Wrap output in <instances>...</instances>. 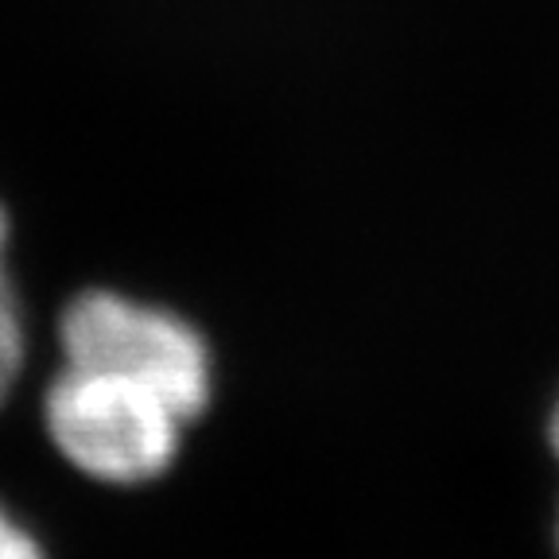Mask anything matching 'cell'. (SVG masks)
<instances>
[{
    "instance_id": "obj_1",
    "label": "cell",
    "mask_w": 559,
    "mask_h": 559,
    "mask_svg": "<svg viewBox=\"0 0 559 559\" xmlns=\"http://www.w3.org/2000/svg\"><path fill=\"white\" fill-rule=\"evenodd\" d=\"M67 366L114 373L167 401L183 419L210 404V349L187 319L121 292H86L59 323Z\"/></svg>"
},
{
    "instance_id": "obj_2",
    "label": "cell",
    "mask_w": 559,
    "mask_h": 559,
    "mask_svg": "<svg viewBox=\"0 0 559 559\" xmlns=\"http://www.w3.org/2000/svg\"><path fill=\"white\" fill-rule=\"evenodd\" d=\"M47 436L82 474L114 486H132L164 474L179 454L187 419L114 373L62 366L44 401Z\"/></svg>"
},
{
    "instance_id": "obj_3",
    "label": "cell",
    "mask_w": 559,
    "mask_h": 559,
    "mask_svg": "<svg viewBox=\"0 0 559 559\" xmlns=\"http://www.w3.org/2000/svg\"><path fill=\"white\" fill-rule=\"evenodd\" d=\"M0 559H44V548L35 544V536L20 521H12L4 506H0Z\"/></svg>"
},
{
    "instance_id": "obj_4",
    "label": "cell",
    "mask_w": 559,
    "mask_h": 559,
    "mask_svg": "<svg viewBox=\"0 0 559 559\" xmlns=\"http://www.w3.org/2000/svg\"><path fill=\"white\" fill-rule=\"evenodd\" d=\"M20 366H24V326H0V401L9 396Z\"/></svg>"
},
{
    "instance_id": "obj_5",
    "label": "cell",
    "mask_w": 559,
    "mask_h": 559,
    "mask_svg": "<svg viewBox=\"0 0 559 559\" xmlns=\"http://www.w3.org/2000/svg\"><path fill=\"white\" fill-rule=\"evenodd\" d=\"M4 237H9V226H4V214H0V326H24L20 323V307L16 296H12L9 272H4Z\"/></svg>"
},
{
    "instance_id": "obj_6",
    "label": "cell",
    "mask_w": 559,
    "mask_h": 559,
    "mask_svg": "<svg viewBox=\"0 0 559 559\" xmlns=\"http://www.w3.org/2000/svg\"><path fill=\"white\" fill-rule=\"evenodd\" d=\"M548 436H551V451H556V459H559V404H556V412H551V428H548Z\"/></svg>"
}]
</instances>
